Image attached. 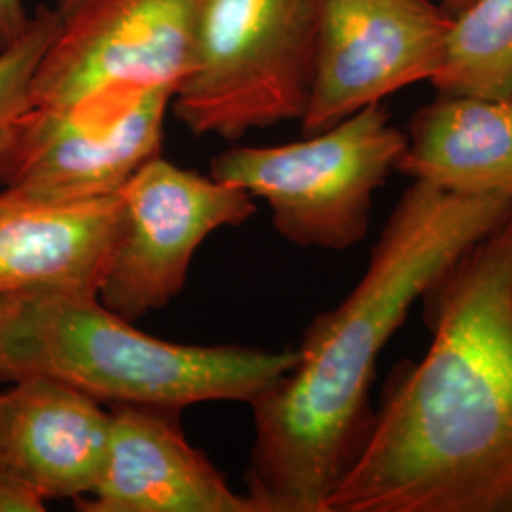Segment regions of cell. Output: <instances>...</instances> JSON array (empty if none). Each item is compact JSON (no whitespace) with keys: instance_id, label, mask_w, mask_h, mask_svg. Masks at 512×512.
I'll return each instance as SVG.
<instances>
[{"instance_id":"cell-1","label":"cell","mask_w":512,"mask_h":512,"mask_svg":"<svg viewBox=\"0 0 512 512\" xmlns=\"http://www.w3.org/2000/svg\"><path fill=\"white\" fill-rule=\"evenodd\" d=\"M327 512H512V209L433 281Z\"/></svg>"},{"instance_id":"cell-2","label":"cell","mask_w":512,"mask_h":512,"mask_svg":"<svg viewBox=\"0 0 512 512\" xmlns=\"http://www.w3.org/2000/svg\"><path fill=\"white\" fill-rule=\"evenodd\" d=\"M507 196H461L412 181L385 220L365 274L304 334L296 365L251 403L245 495L255 512H327L376 408L380 355L425 291L509 215Z\"/></svg>"},{"instance_id":"cell-3","label":"cell","mask_w":512,"mask_h":512,"mask_svg":"<svg viewBox=\"0 0 512 512\" xmlns=\"http://www.w3.org/2000/svg\"><path fill=\"white\" fill-rule=\"evenodd\" d=\"M298 361V349L188 346L150 336L97 294L37 287L0 294V384L48 378L101 404L181 412L251 404Z\"/></svg>"},{"instance_id":"cell-4","label":"cell","mask_w":512,"mask_h":512,"mask_svg":"<svg viewBox=\"0 0 512 512\" xmlns=\"http://www.w3.org/2000/svg\"><path fill=\"white\" fill-rule=\"evenodd\" d=\"M321 0H207L196 63L173 112L196 135L241 139L304 116L310 101Z\"/></svg>"},{"instance_id":"cell-5","label":"cell","mask_w":512,"mask_h":512,"mask_svg":"<svg viewBox=\"0 0 512 512\" xmlns=\"http://www.w3.org/2000/svg\"><path fill=\"white\" fill-rule=\"evenodd\" d=\"M406 133L384 103L277 147H234L211 162V177L270 205L281 238L306 249L346 251L368 234L376 192L395 171Z\"/></svg>"},{"instance_id":"cell-6","label":"cell","mask_w":512,"mask_h":512,"mask_svg":"<svg viewBox=\"0 0 512 512\" xmlns=\"http://www.w3.org/2000/svg\"><path fill=\"white\" fill-rule=\"evenodd\" d=\"M207 0H86L61 18L31 80V105L97 109L177 92L196 63Z\"/></svg>"},{"instance_id":"cell-7","label":"cell","mask_w":512,"mask_h":512,"mask_svg":"<svg viewBox=\"0 0 512 512\" xmlns=\"http://www.w3.org/2000/svg\"><path fill=\"white\" fill-rule=\"evenodd\" d=\"M256 213L243 188L156 156L120 190V217L99 300L128 321L183 291L203 239Z\"/></svg>"},{"instance_id":"cell-8","label":"cell","mask_w":512,"mask_h":512,"mask_svg":"<svg viewBox=\"0 0 512 512\" xmlns=\"http://www.w3.org/2000/svg\"><path fill=\"white\" fill-rule=\"evenodd\" d=\"M454 16L433 0H321L315 76L300 128L319 133L349 114L431 82Z\"/></svg>"},{"instance_id":"cell-9","label":"cell","mask_w":512,"mask_h":512,"mask_svg":"<svg viewBox=\"0 0 512 512\" xmlns=\"http://www.w3.org/2000/svg\"><path fill=\"white\" fill-rule=\"evenodd\" d=\"M173 90L101 109L29 107L19 116L2 188L54 200L109 196L162 154Z\"/></svg>"},{"instance_id":"cell-10","label":"cell","mask_w":512,"mask_h":512,"mask_svg":"<svg viewBox=\"0 0 512 512\" xmlns=\"http://www.w3.org/2000/svg\"><path fill=\"white\" fill-rule=\"evenodd\" d=\"M84 512H255L202 450L184 437L179 412L114 406L109 452Z\"/></svg>"},{"instance_id":"cell-11","label":"cell","mask_w":512,"mask_h":512,"mask_svg":"<svg viewBox=\"0 0 512 512\" xmlns=\"http://www.w3.org/2000/svg\"><path fill=\"white\" fill-rule=\"evenodd\" d=\"M112 410L48 378L0 391V471L46 499L92 494L109 452Z\"/></svg>"},{"instance_id":"cell-12","label":"cell","mask_w":512,"mask_h":512,"mask_svg":"<svg viewBox=\"0 0 512 512\" xmlns=\"http://www.w3.org/2000/svg\"><path fill=\"white\" fill-rule=\"evenodd\" d=\"M120 217V192L54 200L0 190V294L54 287L99 294Z\"/></svg>"},{"instance_id":"cell-13","label":"cell","mask_w":512,"mask_h":512,"mask_svg":"<svg viewBox=\"0 0 512 512\" xmlns=\"http://www.w3.org/2000/svg\"><path fill=\"white\" fill-rule=\"evenodd\" d=\"M395 171L461 196L512 198V99L439 93L410 118Z\"/></svg>"},{"instance_id":"cell-14","label":"cell","mask_w":512,"mask_h":512,"mask_svg":"<svg viewBox=\"0 0 512 512\" xmlns=\"http://www.w3.org/2000/svg\"><path fill=\"white\" fill-rule=\"evenodd\" d=\"M429 84L446 95L512 99V0H475L454 16L442 67Z\"/></svg>"},{"instance_id":"cell-15","label":"cell","mask_w":512,"mask_h":512,"mask_svg":"<svg viewBox=\"0 0 512 512\" xmlns=\"http://www.w3.org/2000/svg\"><path fill=\"white\" fill-rule=\"evenodd\" d=\"M61 25L57 10L40 6L23 37L0 50V188L19 116L31 107V80Z\"/></svg>"},{"instance_id":"cell-16","label":"cell","mask_w":512,"mask_h":512,"mask_svg":"<svg viewBox=\"0 0 512 512\" xmlns=\"http://www.w3.org/2000/svg\"><path fill=\"white\" fill-rule=\"evenodd\" d=\"M46 497L23 478L0 471V512H44Z\"/></svg>"},{"instance_id":"cell-17","label":"cell","mask_w":512,"mask_h":512,"mask_svg":"<svg viewBox=\"0 0 512 512\" xmlns=\"http://www.w3.org/2000/svg\"><path fill=\"white\" fill-rule=\"evenodd\" d=\"M31 18L23 0H0V50L23 37Z\"/></svg>"},{"instance_id":"cell-18","label":"cell","mask_w":512,"mask_h":512,"mask_svg":"<svg viewBox=\"0 0 512 512\" xmlns=\"http://www.w3.org/2000/svg\"><path fill=\"white\" fill-rule=\"evenodd\" d=\"M439 2L452 16H458L459 12H463L475 0H439Z\"/></svg>"},{"instance_id":"cell-19","label":"cell","mask_w":512,"mask_h":512,"mask_svg":"<svg viewBox=\"0 0 512 512\" xmlns=\"http://www.w3.org/2000/svg\"><path fill=\"white\" fill-rule=\"evenodd\" d=\"M86 0H57L55 2V10H57V14L63 18V16H67V14H71L73 10H76L80 4H84Z\"/></svg>"}]
</instances>
